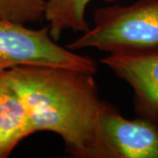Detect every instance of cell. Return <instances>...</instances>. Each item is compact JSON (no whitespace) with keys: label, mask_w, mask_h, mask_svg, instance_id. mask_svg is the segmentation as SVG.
Returning <instances> with one entry per match:
<instances>
[{"label":"cell","mask_w":158,"mask_h":158,"mask_svg":"<svg viewBox=\"0 0 158 158\" xmlns=\"http://www.w3.org/2000/svg\"><path fill=\"white\" fill-rule=\"evenodd\" d=\"M4 72L27 110L32 135L56 134L72 157L107 158L100 134L106 101L99 97L95 74L48 66Z\"/></svg>","instance_id":"cell-1"},{"label":"cell","mask_w":158,"mask_h":158,"mask_svg":"<svg viewBox=\"0 0 158 158\" xmlns=\"http://www.w3.org/2000/svg\"><path fill=\"white\" fill-rule=\"evenodd\" d=\"M94 26L69 42V50L96 48L118 55L158 52V0H137L128 6L98 8Z\"/></svg>","instance_id":"cell-2"},{"label":"cell","mask_w":158,"mask_h":158,"mask_svg":"<svg viewBox=\"0 0 158 158\" xmlns=\"http://www.w3.org/2000/svg\"><path fill=\"white\" fill-rule=\"evenodd\" d=\"M19 66H48L96 74V62L57 44L48 25L32 29L0 19V72Z\"/></svg>","instance_id":"cell-3"},{"label":"cell","mask_w":158,"mask_h":158,"mask_svg":"<svg viewBox=\"0 0 158 158\" xmlns=\"http://www.w3.org/2000/svg\"><path fill=\"white\" fill-rule=\"evenodd\" d=\"M100 134L107 158H158V127L145 118H125L106 102Z\"/></svg>","instance_id":"cell-4"},{"label":"cell","mask_w":158,"mask_h":158,"mask_svg":"<svg viewBox=\"0 0 158 158\" xmlns=\"http://www.w3.org/2000/svg\"><path fill=\"white\" fill-rule=\"evenodd\" d=\"M101 62L132 88L137 117L145 118L158 127V52L109 54Z\"/></svg>","instance_id":"cell-5"},{"label":"cell","mask_w":158,"mask_h":158,"mask_svg":"<svg viewBox=\"0 0 158 158\" xmlns=\"http://www.w3.org/2000/svg\"><path fill=\"white\" fill-rule=\"evenodd\" d=\"M30 135L27 110L5 72H0V158L8 157Z\"/></svg>","instance_id":"cell-6"},{"label":"cell","mask_w":158,"mask_h":158,"mask_svg":"<svg viewBox=\"0 0 158 158\" xmlns=\"http://www.w3.org/2000/svg\"><path fill=\"white\" fill-rule=\"evenodd\" d=\"M90 1L92 0H49L45 19L48 22L52 39L58 41L66 30L85 33L90 28L85 12Z\"/></svg>","instance_id":"cell-7"},{"label":"cell","mask_w":158,"mask_h":158,"mask_svg":"<svg viewBox=\"0 0 158 158\" xmlns=\"http://www.w3.org/2000/svg\"><path fill=\"white\" fill-rule=\"evenodd\" d=\"M49 0H0V19L29 24L45 19Z\"/></svg>","instance_id":"cell-8"}]
</instances>
